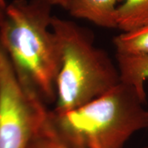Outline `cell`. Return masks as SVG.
Masks as SVG:
<instances>
[{
    "label": "cell",
    "instance_id": "1",
    "mask_svg": "<svg viewBox=\"0 0 148 148\" xmlns=\"http://www.w3.org/2000/svg\"><path fill=\"white\" fill-rule=\"evenodd\" d=\"M48 0H13L0 27V43L21 82L45 103L56 100L60 67Z\"/></svg>",
    "mask_w": 148,
    "mask_h": 148
},
{
    "label": "cell",
    "instance_id": "2",
    "mask_svg": "<svg viewBox=\"0 0 148 148\" xmlns=\"http://www.w3.org/2000/svg\"><path fill=\"white\" fill-rule=\"evenodd\" d=\"M146 98L120 82L97 99L74 110L48 117L55 130L76 148H123L136 131L148 127Z\"/></svg>",
    "mask_w": 148,
    "mask_h": 148
},
{
    "label": "cell",
    "instance_id": "3",
    "mask_svg": "<svg viewBox=\"0 0 148 148\" xmlns=\"http://www.w3.org/2000/svg\"><path fill=\"white\" fill-rule=\"evenodd\" d=\"M51 27L60 56L54 112L63 113L84 106L119 84L117 66L95 45L91 32L75 22L53 16Z\"/></svg>",
    "mask_w": 148,
    "mask_h": 148
},
{
    "label": "cell",
    "instance_id": "4",
    "mask_svg": "<svg viewBox=\"0 0 148 148\" xmlns=\"http://www.w3.org/2000/svg\"><path fill=\"white\" fill-rule=\"evenodd\" d=\"M48 112L39 96L18 78L0 43V148H26Z\"/></svg>",
    "mask_w": 148,
    "mask_h": 148
},
{
    "label": "cell",
    "instance_id": "5",
    "mask_svg": "<svg viewBox=\"0 0 148 148\" xmlns=\"http://www.w3.org/2000/svg\"><path fill=\"white\" fill-rule=\"evenodd\" d=\"M122 0H72L67 10L72 16L84 18L99 26L117 27L116 3Z\"/></svg>",
    "mask_w": 148,
    "mask_h": 148
},
{
    "label": "cell",
    "instance_id": "6",
    "mask_svg": "<svg viewBox=\"0 0 148 148\" xmlns=\"http://www.w3.org/2000/svg\"><path fill=\"white\" fill-rule=\"evenodd\" d=\"M120 81L132 85L146 98L144 81L148 78V55L116 53Z\"/></svg>",
    "mask_w": 148,
    "mask_h": 148
},
{
    "label": "cell",
    "instance_id": "7",
    "mask_svg": "<svg viewBox=\"0 0 148 148\" xmlns=\"http://www.w3.org/2000/svg\"><path fill=\"white\" fill-rule=\"evenodd\" d=\"M117 27L128 32L148 24V0H124L116 8Z\"/></svg>",
    "mask_w": 148,
    "mask_h": 148
},
{
    "label": "cell",
    "instance_id": "8",
    "mask_svg": "<svg viewBox=\"0 0 148 148\" xmlns=\"http://www.w3.org/2000/svg\"><path fill=\"white\" fill-rule=\"evenodd\" d=\"M116 53L148 55V24L115 36Z\"/></svg>",
    "mask_w": 148,
    "mask_h": 148
},
{
    "label": "cell",
    "instance_id": "9",
    "mask_svg": "<svg viewBox=\"0 0 148 148\" xmlns=\"http://www.w3.org/2000/svg\"><path fill=\"white\" fill-rule=\"evenodd\" d=\"M49 113V112H48ZM26 148H76L55 130L48 117L32 136Z\"/></svg>",
    "mask_w": 148,
    "mask_h": 148
},
{
    "label": "cell",
    "instance_id": "10",
    "mask_svg": "<svg viewBox=\"0 0 148 148\" xmlns=\"http://www.w3.org/2000/svg\"><path fill=\"white\" fill-rule=\"evenodd\" d=\"M48 1L50 2V3L52 5H60V6L67 10V8H69L72 0H48Z\"/></svg>",
    "mask_w": 148,
    "mask_h": 148
},
{
    "label": "cell",
    "instance_id": "11",
    "mask_svg": "<svg viewBox=\"0 0 148 148\" xmlns=\"http://www.w3.org/2000/svg\"><path fill=\"white\" fill-rule=\"evenodd\" d=\"M7 6H8V5L6 4L5 0H0V27H1L5 18Z\"/></svg>",
    "mask_w": 148,
    "mask_h": 148
},
{
    "label": "cell",
    "instance_id": "12",
    "mask_svg": "<svg viewBox=\"0 0 148 148\" xmlns=\"http://www.w3.org/2000/svg\"><path fill=\"white\" fill-rule=\"evenodd\" d=\"M145 148H148V147H145Z\"/></svg>",
    "mask_w": 148,
    "mask_h": 148
}]
</instances>
